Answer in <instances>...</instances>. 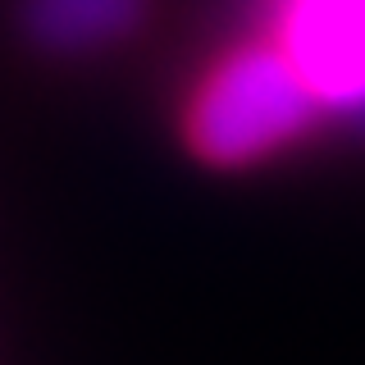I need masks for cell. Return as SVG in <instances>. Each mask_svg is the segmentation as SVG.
<instances>
[{"label": "cell", "mask_w": 365, "mask_h": 365, "mask_svg": "<svg viewBox=\"0 0 365 365\" xmlns=\"http://www.w3.org/2000/svg\"><path fill=\"white\" fill-rule=\"evenodd\" d=\"M146 0H23V28L51 51H96L142 23Z\"/></svg>", "instance_id": "3957f363"}, {"label": "cell", "mask_w": 365, "mask_h": 365, "mask_svg": "<svg viewBox=\"0 0 365 365\" xmlns=\"http://www.w3.org/2000/svg\"><path fill=\"white\" fill-rule=\"evenodd\" d=\"M319 101L306 87L279 41L233 46L187 101V146L210 165H251L302 137L319 119Z\"/></svg>", "instance_id": "6da1fadb"}, {"label": "cell", "mask_w": 365, "mask_h": 365, "mask_svg": "<svg viewBox=\"0 0 365 365\" xmlns=\"http://www.w3.org/2000/svg\"><path fill=\"white\" fill-rule=\"evenodd\" d=\"M274 41L319 110L365 123V0H274Z\"/></svg>", "instance_id": "7a4b0ae2"}]
</instances>
